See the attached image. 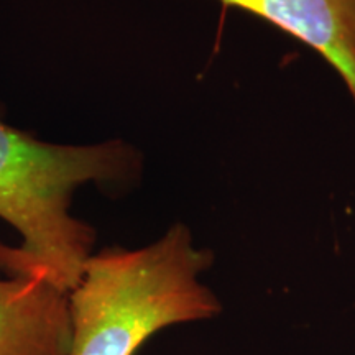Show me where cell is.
I'll list each match as a JSON object with an SVG mask.
<instances>
[{
    "mask_svg": "<svg viewBox=\"0 0 355 355\" xmlns=\"http://www.w3.org/2000/svg\"><path fill=\"white\" fill-rule=\"evenodd\" d=\"M69 293L44 278L0 279V355H69Z\"/></svg>",
    "mask_w": 355,
    "mask_h": 355,
    "instance_id": "cell-3",
    "label": "cell"
},
{
    "mask_svg": "<svg viewBox=\"0 0 355 355\" xmlns=\"http://www.w3.org/2000/svg\"><path fill=\"white\" fill-rule=\"evenodd\" d=\"M250 12L321 53L355 102V0H220Z\"/></svg>",
    "mask_w": 355,
    "mask_h": 355,
    "instance_id": "cell-4",
    "label": "cell"
},
{
    "mask_svg": "<svg viewBox=\"0 0 355 355\" xmlns=\"http://www.w3.org/2000/svg\"><path fill=\"white\" fill-rule=\"evenodd\" d=\"M133 166V153L121 140L55 145L0 121V219L21 235L19 247L0 243V272L44 278L69 293L96 241L92 227L69 214L74 189L127 180Z\"/></svg>",
    "mask_w": 355,
    "mask_h": 355,
    "instance_id": "cell-1",
    "label": "cell"
},
{
    "mask_svg": "<svg viewBox=\"0 0 355 355\" xmlns=\"http://www.w3.org/2000/svg\"><path fill=\"white\" fill-rule=\"evenodd\" d=\"M212 260L183 224L152 245L91 255L69 291V355H135L166 327L216 318L220 301L201 282Z\"/></svg>",
    "mask_w": 355,
    "mask_h": 355,
    "instance_id": "cell-2",
    "label": "cell"
}]
</instances>
